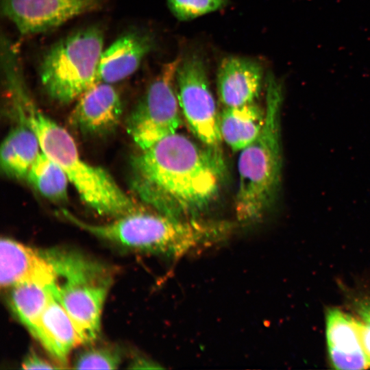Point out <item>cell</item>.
I'll return each instance as SVG.
<instances>
[{
  "instance_id": "cell-13",
  "label": "cell",
  "mask_w": 370,
  "mask_h": 370,
  "mask_svg": "<svg viewBox=\"0 0 370 370\" xmlns=\"http://www.w3.org/2000/svg\"><path fill=\"white\" fill-rule=\"evenodd\" d=\"M263 68L257 61L229 56L219 64L217 88L223 107L238 106L256 101L262 82Z\"/></svg>"
},
{
  "instance_id": "cell-7",
  "label": "cell",
  "mask_w": 370,
  "mask_h": 370,
  "mask_svg": "<svg viewBox=\"0 0 370 370\" xmlns=\"http://www.w3.org/2000/svg\"><path fill=\"white\" fill-rule=\"evenodd\" d=\"M180 60L162 66L128 117L127 132L141 150L175 133L180 126L175 82Z\"/></svg>"
},
{
  "instance_id": "cell-21",
  "label": "cell",
  "mask_w": 370,
  "mask_h": 370,
  "mask_svg": "<svg viewBox=\"0 0 370 370\" xmlns=\"http://www.w3.org/2000/svg\"><path fill=\"white\" fill-rule=\"evenodd\" d=\"M169 8L179 21H189L225 8L228 0H167Z\"/></svg>"
},
{
  "instance_id": "cell-1",
  "label": "cell",
  "mask_w": 370,
  "mask_h": 370,
  "mask_svg": "<svg viewBox=\"0 0 370 370\" xmlns=\"http://www.w3.org/2000/svg\"><path fill=\"white\" fill-rule=\"evenodd\" d=\"M134 189L150 206L180 218H199L218 195L224 172L220 149L177 132L133 160Z\"/></svg>"
},
{
  "instance_id": "cell-19",
  "label": "cell",
  "mask_w": 370,
  "mask_h": 370,
  "mask_svg": "<svg viewBox=\"0 0 370 370\" xmlns=\"http://www.w3.org/2000/svg\"><path fill=\"white\" fill-rule=\"evenodd\" d=\"M40 194L54 202L67 199L69 180L64 170L41 151L26 176Z\"/></svg>"
},
{
  "instance_id": "cell-15",
  "label": "cell",
  "mask_w": 370,
  "mask_h": 370,
  "mask_svg": "<svg viewBox=\"0 0 370 370\" xmlns=\"http://www.w3.org/2000/svg\"><path fill=\"white\" fill-rule=\"evenodd\" d=\"M40 325V345L55 362L67 368L70 353L82 343L71 319L52 293L42 314Z\"/></svg>"
},
{
  "instance_id": "cell-23",
  "label": "cell",
  "mask_w": 370,
  "mask_h": 370,
  "mask_svg": "<svg viewBox=\"0 0 370 370\" xmlns=\"http://www.w3.org/2000/svg\"><path fill=\"white\" fill-rule=\"evenodd\" d=\"M353 299L354 309L370 331V293L354 297Z\"/></svg>"
},
{
  "instance_id": "cell-4",
  "label": "cell",
  "mask_w": 370,
  "mask_h": 370,
  "mask_svg": "<svg viewBox=\"0 0 370 370\" xmlns=\"http://www.w3.org/2000/svg\"><path fill=\"white\" fill-rule=\"evenodd\" d=\"M265 117L256 138L241 151L235 213L244 224L261 219L275 203L282 173L281 114L283 88L273 75L267 77Z\"/></svg>"
},
{
  "instance_id": "cell-3",
  "label": "cell",
  "mask_w": 370,
  "mask_h": 370,
  "mask_svg": "<svg viewBox=\"0 0 370 370\" xmlns=\"http://www.w3.org/2000/svg\"><path fill=\"white\" fill-rule=\"evenodd\" d=\"M60 213L75 226L109 243L171 259L180 258L227 238L223 221L177 217L147 204L108 223L99 225L86 223L64 208Z\"/></svg>"
},
{
  "instance_id": "cell-6",
  "label": "cell",
  "mask_w": 370,
  "mask_h": 370,
  "mask_svg": "<svg viewBox=\"0 0 370 370\" xmlns=\"http://www.w3.org/2000/svg\"><path fill=\"white\" fill-rule=\"evenodd\" d=\"M103 46V32L98 25L82 28L55 42L39 69L47 95L60 103H69L97 82Z\"/></svg>"
},
{
  "instance_id": "cell-18",
  "label": "cell",
  "mask_w": 370,
  "mask_h": 370,
  "mask_svg": "<svg viewBox=\"0 0 370 370\" xmlns=\"http://www.w3.org/2000/svg\"><path fill=\"white\" fill-rule=\"evenodd\" d=\"M10 289L8 305L16 318L41 344L42 314L51 296L50 288L37 284H22Z\"/></svg>"
},
{
  "instance_id": "cell-2",
  "label": "cell",
  "mask_w": 370,
  "mask_h": 370,
  "mask_svg": "<svg viewBox=\"0 0 370 370\" xmlns=\"http://www.w3.org/2000/svg\"><path fill=\"white\" fill-rule=\"evenodd\" d=\"M7 81L18 119L35 132L41 151L64 170L86 205L100 215L115 218L139 208L140 204L125 193L108 172L82 159L68 131L34 103L20 73L12 74Z\"/></svg>"
},
{
  "instance_id": "cell-10",
  "label": "cell",
  "mask_w": 370,
  "mask_h": 370,
  "mask_svg": "<svg viewBox=\"0 0 370 370\" xmlns=\"http://www.w3.org/2000/svg\"><path fill=\"white\" fill-rule=\"evenodd\" d=\"M325 336L331 365L335 369L370 368V343L367 325L336 308L328 310Z\"/></svg>"
},
{
  "instance_id": "cell-8",
  "label": "cell",
  "mask_w": 370,
  "mask_h": 370,
  "mask_svg": "<svg viewBox=\"0 0 370 370\" xmlns=\"http://www.w3.org/2000/svg\"><path fill=\"white\" fill-rule=\"evenodd\" d=\"M175 82L180 108L190 130L204 145L219 149V114L201 55L190 52L180 58Z\"/></svg>"
},
{
  "instance_id": "cell-5",
  "label": "cell",
  "mask_w": 370,
  "mask_h": 370,
  "mask_svg": "<svg viewBox=\"0 0 370 370\" xmlns=\"http://www.w3.org/2000/svg\"><path fill=\"white\" fill-rule=\"evenodd\" d=\"M56 273L50 288L71 319L82 343L95 341L101 331L103 305L112 283L110 270L101 263L75 250H42Z\"/></svg>"
},
{
  "instance_id": "cell-12",
  "label": "cell",
  "mask_w": 370,
  "mask_h": 370,
  "mask_svg": "<svg viewBox=\"0 0 370 370\" xmlns=\"http://www.w3.org/2000/svg\"><path fill=\"white\" fill-rule=\"evenodd\" d=\"M71 122L82 132L101 134L118 124L122 113L120 96L112 84L97 82L77 99Z\"/></svg>"
},
{
  "instance_id": "cell-20",
  "label": "cell",
  "mask_w": 370,
  "mask_h": 370,
  "mask_svg": "<svg viewBox=\"0 0 370 370\" xmlns=\"http://www.w3.org/2000/svg\"><path fill=\"white\" fill-rule=\"evenodd\" d=\"M122 361L119 349L111 346L84 349L76 356L73 368L77 369H116Z\"/></svg>"
},
{
  "instance_id": "cell-11",
  "label": "cell",
  "mask_w": 370,
  "mask_h": 370,
  "mask_svg": "<svg viewBox=\"0 0 370 370\" xmlns=\"http://www.w3.org/2000/svg\"><path fill=\"white\" fill-rule=\"evenodd\" d=\"M0 262L1 288L29 283L51 288L55 283V271L42 250L14 239L1 238Z\"/></svg>"
},
{
  "instance_id": "cell-14",
  "label": "cell",
  "mask_w": 370,
  "mask_h": 370,
  "mask_svg": "<svg viewBox=\"0 0 370 370\" xmlns=\"http://www.w3.org/2000/svg\"><path fill=\"white\" fill-rule=\"evenodd\" d=\"M153 47L149 33L131 30L103 51L97 69V82L113 84L132 75Z\"/></svg>"
},
{
  "instance_id": "cell-24",
  "label": "cell",
  "mask_w": 370,
  "mask_h": 370,
  "mask_svg": "<svg viewBox=\"0 0 370 370\" xmlns=\"http://www.w3.org/2000/svg\"><path fill=\"white\" fill-rule=\"evenodd\" d=\"M130 368L132 369H160L163 368L160 367L158 363L145 358L143 357H136L134 361L131 362Z\"/></svg>"
},
{
  "instance_id": "cell-16",
  "label": "cell",
  "mask_w": 370,
  "mask_h": 370,
  "mask_svg": "<svg viewBox=\"0 0 370 370\" xmlns=\"http://www.w3.org/2000/svg\"><path fill=\"white\" fill-rule=\"evenodd\" d=\"M265 108L256 101L247 104L223 107L219 115L222 140L233 151H241L260 133L264 121Z\"/></svg>"
},
{
  "instance_id": "cell-9",
  "label": "cell",
  "mask_w": 370,
  "mask_h": 370,
  "mask_svg": "<svg viewBox=\"0 0 370 370\" xmlns=\"http://www.w3.org/2000/svg\"><path fill=\"white\" fill-rule=\"evenodd\" d=\"M104 0H2V11L22 34L45 32L99 8Z\"/></svg>"
},
{
  "instance_id": "cell-17",
  "label": "cell",
  "mask_w": 370,
  "mask_h": 370,
  "mask_svg": "<svg viewBox=\"0 0 370 370\" xmlns=\"http://www.w3.org/2000/svg\"><path fill=\"white\" fill-rule=\"evenodd\" d=\"M40 153L36 134L25 121L18 119V125L10 130L1 143V169L10 177H26L31 166Z\"/></svg>"
},
{
  "instance_id": "cell-22",
  "label": "cell",
  "mask_w": 370,
  "mask_h": 370,
  "mask_svg": "<svg viewBox=\"0 0 370 370\" xmlns=\"http://www.w3.org/2000/svg\"><path fill=\"white\" fill-rule=\"evenodd\" d=\"M24 369H64L56 362H51L43 358L34 351L29 352L22 362Z\"/></svg>"
}]
</instances>
